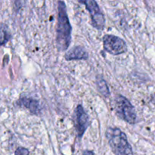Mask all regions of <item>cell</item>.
<instances>
[{"label": "cell", "instance_id": "6da1fadb", "mask_svg": "<svg viewBox=\"0 0 155 155\" xmlns=\"http://www.w3.org/2000/svg\"><path fill=\"white\" fill-rule=\"evenodd\" d=\"M71 32H72V27L70 24L65 3L62 0H58L56 43L59 51H66L70 46L71 42Z\"/></svg>", "mask_w": 155, "mask_h": 155}, {"label": "cell", "instance_id": "7a4b0ae2", "mask_svg": "<svg viewBox=\"0 0 155 155\" xmlns=\"http://www.w3.org/2000/svg\"><path fill=\"white\" fill-rule=\"evenodd\" d=\"M106 137L112 151L115 154H133V148L129 143L127 135L118 128H108Z\"/></svg>", "mask_w": 155, "mask_h": 155}, {"label": "cell", "instance_id": "3957f363", "mask_svg": "<svg viewBox=\"0 0 155 155\" xmlns=\"http://www.w3.org/2000/svg\"><path fill=\"white\" fill-rule=\"evenodd\" d=\"M115 111L120 119L128 124H135L137 122V115L134 106L123 95H118L115 98Z\"/></svg>", "mask_w": 155, "mask_h": 155}, {"label": "cell", "instance_id": "277c9868", "mask_svg": "<svg viewBox=\"0 0 155 155\" xmlns=\"http://www.w3.org/2000/svg\"><path fill=\"white\" fill-rule=\"evenodd\" d=\"M78 1L86 6V8L90 14L92 25L97 30H103L105 25V18L96 1L95 0H78Z\"/></svg>", "mask_w": 155, "mask_h": 155}, {"label": "cell", "instance_id": "5b68a950", "mask_svg": "<svg viewBox=\"0 0 155 155\" xmlns=\"http://www.w3.org/2000/svg\"><path fill=\"white\" fill-rule=\"evenodd\" d=\"M103 45L106 51L114 55L127 52V45L124 40L114 35H105L103 37Z\"/></svg>", "mask_w": 155, "mask_h": 155}, {"label": "cell", "instance_id": "8992f818", "mask_svg": "<svg viewBox=\"0 0 155 155\" xmlns=\"http://www.w3.org/2000/svg\"><path fill=\"white\" fill-rule=\"evenodd\" d=\"M74 126L77 136L81 139L89 126V118L82 105H78L74 111Z\"/></svg>", "mask_w": 155, "mask_h": 155}, {"label": "cell", "instance_id": "52a82bcc", "mask_svg": "<svg viewBox=\"0 0 155 155\" xmlns=\"http://www.w3.org/2000/svg\"><path fill=\"white\" fill-rule=\"evenodd\" d=\"M89 54L82 46H74L65 54L64 58L67 61L87 60Z\"/></svg>", "mask_w": 155, "mask_h": 155}, {"label": "cell", "instance_id": "ba28073f", "mask_svg": "<svg viewBox=\"0 0 155 155\" xmlns=\"http://www.w3.org/2000/svg\"><path fill=\"white\" fill-rule=\"evenodd\" d=\"M19 103L21 105L24 106V107L28 109L30 113L38 115L41 112L40 105H39V102L37 100L24 97L19 100Z\"/></svg>", "mask_w": 155, "mask_h": 155}, {"label": "cell", "instance_id": "9c48e42d", "mask_svg": "<svg viewBox=\"0 0 155 155\" xmlns=\"http://www.w3.org/2000/svg\"><path fill=\"white\" fill-rule=\"evenodd\" d=\"M96 86L98 88V90L100 93L104 97H108L110 95V90H109L108 86L105 80L101 77L98 76L96 79Z\"/></svg>", "mask_w": 155, "mask_h": 155}, {"label": "cell", "instance_id": "30bf717a", "mask_svg": "<svg viewBox=\"0 0 155 155\" xmlns=\"http://www.w3.org/2000/svg\"><path fill=\"white\" fill-rule=\"evenodd\" d=\"M11 39V33L7 25L0 24V45H5Z\"/></svg>", "mask_w": 155, "mask_h": 155}, {"label": "cell", "instance_id": "8fae6325", "mask_svg": "<svg viewBox=\"0 0 155 155\" xmlns=\"http://www.w3.org/2000/svg\"><path fill=\"white\" fill-rule=\"evenodd\" d=\"M29 151L24 148H18L15 151V154H28Z\"/></svg>", "mask_w": 155, "mask_h": 155}, {"label": "cell", "instance_id": "7c38bea8", "mask_svg": "<svg viewBox=\"0 0 155 155\" xmlns=\"http://www.w3.org/2000/svg\"><path fill=\"white\" fill-rule=\"evenodd\" d=\"M83 154H93V152L92 151H83Z\"/></svg>", "mask_w": 155, "mask_h": 155}]
</instances>
